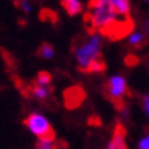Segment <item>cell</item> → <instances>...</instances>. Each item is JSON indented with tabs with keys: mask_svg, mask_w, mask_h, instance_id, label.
Listing matches in <instances>:
<instances>
[{
	"mask_svg": "<svg viewBox=\"0 0 149 149\" xmlns=\"http://www.w3.org/2000/svg\"><path fill=\"white\" fill-rule=\"evenodd\" d=\"M101 45H103V40L97 33L89 34V37H86V38H81V40L78 38L74 41L72 52L77 59V68L81 72L88 74L91 64L97 59L103 58Z\"/></svg>",
	"mask_w": 149,
	"mask_h": 149,
	"instance_id": "1",
	"label": "cell"
},
{
	"mask_svg": "<svg viewBox=\"0 0 149 149\" xmlns=\"http://www.w3.org/2000/svg\"><path fill=\"white\" fill-rule=\"evenodd\" d=\"M109 7L115 15H122L123 18H130V3L126 0H113L109 1Z\"/></svg>",
	"mask_w": 149,
	"mask_h": 149,
	"instance_id": "8",
	"label": "cell"
},
{
	"mask_svg": "<svg viewBox=\"0 0 149 149\" xmlns=\"http://www.w3.org/2000/svg\"><path fill=\"white\" fill-rule=\"evenodd\" d=\"M23 125L29 129L30 133H33L36 137H38V141H47V142H54L56 138V133L47 120L45 116L40 113L33 112L27 115L23 120Z\"/></svg>",
	"mask_w": 149,
	"mask_h": 149,
	"instance_id": "3",
	"label": "cell"
},
{
	"mask_svg": "<svg viewBox=\"0 0 149 149\" xmlns=\"http://www.w3.org/2000/svg\"><path fill=\"white\" fill-rule=\"evenodd\" d=\"M127 44H129L131 49H141V48H144L148 44V38L142 33H131L129 36Z\"/></svg>",
	"mask_w": 149,
	"mask_h": 149,
	"instance_id": "10",
	"label": "cell"
},
{
	"mask_svg": "<svg viewBox=\"0 0 149 149\" xmlns=\"http://www.w3.org/2000/svg\"><path fill=\"white\" fill-rule=\"evenodd\" d=\"M104 97L109 103L113 104L118 113H122L123 116H127L129 107L126 103V97L130 96V89L126 84V79L120 75L111 77L103 86Z\"/></svg>",
	"mask_w": 149,
	"mask_h": 149,
	"instance_id": "2",
	"label": "cell"
},
{
	"mask_svg": "<svg viewBox=\"0 0 149 149\" xmlns=\"http://www.w3.org/2000/svg\"><path fill=\"white\" fill-rule=\"evenodd\" d=\"M138 149H149V136L144 137L138 144Z\"/></svg>",
	"mask_w": 149,
	"mask_h": 149,
	"instance_id": "19",
	"label": "cell"
},
{
	"mask_svg": "<svg viewBox=\"0 0 149 149\" xmlns=\"http://www.w3.org/2000/svg\"><path fill=\"white\" fill-rule=\"evenodd\" d=\"M60 4L70 17H75V15H78V14H81L84 11L81 1H78V0H63V1H60Z\"/></svg>",
	"mask_w": 149,
	"mask_h": 149,
	"instance_id": "9",
	"label": "cell"
},
{
	"mask_svg": "<svg viewBox=\"0 0 149 149\" xmlns=\"http://www.w3.org/2000/svg\"><path fill=\"white\" fill-rule=\"evenodd\" d=\"M15 6H17L18 8L22 10L25 14H30V11H32V6H30L29 1H17Z\"/></svg>",
	"mask_w": 149,
	"mask_h": 149,
	"instance_id": "18",
	"label": "cell"
},
{
	"mask_svg": "<svg viewBox=\"0 0 149 149\" xmlns=\"http://www.w3.org/2000/svg\"><path fill=\"white\" fill-rule=\"evenodd\" d=\"M86 99V92L81 85H72L63 92V103L67 109H75Z\"/></svg>",
	"mask_w": 149,
	"mask_h": 149,
	"instance_id": "5",
	"label": "cell"
},
{
	"mask_svg": "<svg viewBox=\"0 0 149 149\" xmlns=\"http://www.w3.org/2000/svg\"><path fill=\"white\" fill-rule=\"evenodd\" d=\"M36 149H60L59 144L56 142H47V141H37L36 142Z\"/></svg>",
	"mask_w": 149,
	"mask_h": 149,
	"instance_id": "14",
	"label": "cell"
},
{
	"mask_svg": "<svg viewBox=\"0 0 149 149\" xmlns=\"http://www.w3.org/2000/svg\"><path fill=\"white\" fill-rule=\"evenodd\" d=\"M127 134L126 127L123 126L120 122H118L113 129V136L112 140L109 141L108 149H129L126 142H125V137Z\"/></svg>",
	"mask_w": 149,
	"mask_h": 149,
	"instance_id": "6",
	"label": "cell"
},
{
	"mask_svg": "<svg viewBox=\"0 0 149 149\" xmlns=\"http://www.w3.org/2000/svg\"><path fill=\"white\" fill-rule=\"evenodd\" d=\"M29 93L37 99L38 101H45V100L49 99V96L52 95V92H54V88L52 85H48V86H42V85H38L36 82H32L30 85H29Z\"/></svg>",
	"mask_w": 149,
	"mask_h": 149,
	"instance_id": "7",
	"label": "cell"
},
{
	"mask_svg": "<svg viewBox=\"0 0 149 149\" xmlns=\"http://www.w3.org/2000/svg\"><path fill=\"white\" fill-rule=\"evenodd\" d=\"M55 55V48L49 42H42L38 49H37V56L41 59H52Z\"/></svg>",
	"mask_w": 149,
	"mask_h": 149,
	"instance_id": "11",
	"label": "cell"
},
{
	"mask_svg": "<svg viewBox=\"0 0 149 149\" xmlns=\"http://www.w3.org/2000/svg\"><path fill=\"white\" fill-rule=\"evenodd\" d=\"M89 123H91L92 126H100V125H101V122H100V119L97 116H92L91 119H89Z\"/></svg>",
	"mask_w": 149,
	"mask_h": 149,
	"instance_id": "20",
	"label": "cell"
},
{
	"mask_svg": "<svg viewBox=\"0 0 149 149\" xmlns=\"http://www.w3.org/2000/svg\"><path fill=\"white\" fill-rule=\"evenodd\" d=\"M51 81H52V75H51L48 71H40L37 74L36 77V84L38 85H42V86H48L51 85Z\"/></svg>",
	"mask_w": 149,
	"mask_h": 149,
	"instance_id": "13",
	"label": "cell"
},
{
	"mask_svg": "<svg viewBox=\"0 0 149 149\" xmlns=\"http://www.w3.org/2000/svg\"><path fill=\"white\" fill-rule=\"evenodd\" d=\"M40 19L44 22H51V23H56L58 22V14L52 11L49 8H42L40 11Z\"/></svg>",
	"mask_w": 149,
	"mask_h": 149,
	"instance_id": "12",
	"label": "cell"
},
{
	"mask_svg": "<svg viewBox=\"0 0 149 149\" xmlns=\"http://www.w3.org/2000/svg\"><path fill=\"white\" fill-rule=\"evenodd\" d=\"M140 103H141L142 109H144V112L149 116V95H142V96H141V97H140Z\"/></svg>",
	"mask_w": 149,
	"mask_h": 149,
	"instance_id": "17",
	"label": "cell"
},
{
	"mask_svg": "<svg viewBox=\"0 0 149 149\" xmlns=\"http://www.w3.org/2000/svg\"><path fill=\"white\" fill-rule=\"evenodd\" d=\"M108 4L107 0H96V1H89L88 3V8L89 10H97L100 7H104V6Z\"/></svg>",
	"mask_w": 149,
	"mask_h": 149,
	"instance_id": "16",
	"label": "cell"
},
{
	"mask_svg": "<svg viewBox=\"0 0 149 149\" xmlns=\"http://www.w3.org/2000/svg\"><path fill=\"white\" fill-rule=\"evenodd\" d=\"M138 63H140V58L136 56L134 54H129L125 58V64L127 67H136V66H138Z\"/></svg>",
	"mask_w": 149,
	"mask_h": 149,
	"instance_id": "15",
	"label": "cell"
},
{
	"mask_svg": "<svg viewBox=\"0 0 149 149\" xmlns=\"http://www.w3.org/2000/svg\"><path fill=\"white\" fill-rule=\"evenodd\" d=\"M134 30V21L133 18H123V19H113L112 22L105 27L100 29L99 34L104 37H108L111 41L122 40L125 37H129Z\"/></svg>",
	"mask_w": 149,
	"mask_h": 149,
	"instance_id": "4",
	"label": "cell"
}]
</instances>
